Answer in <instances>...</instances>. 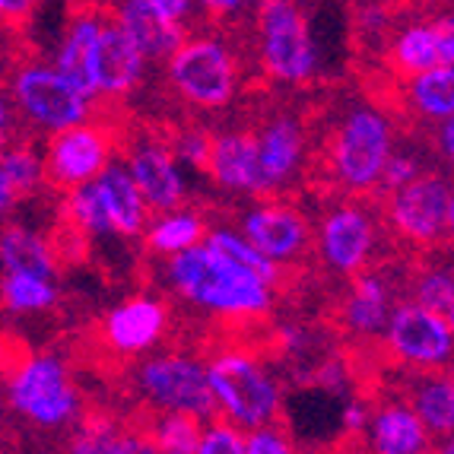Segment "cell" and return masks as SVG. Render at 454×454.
Listing matches in <instances>:
<instances>
[{
	"instance_id": "cell-1",
	"label": "cell",
	"mask_w": 454,
	"mask_h": 454,
	"mask_svg": "<svg viewBox=\"0 0 454 454\" xmlns=\"http://www.w3.org/2000/svg\"><path fill=\"white\" fill-rule=\"evenodd\" d=\"M166 277L168 286L182 295L184 302L200 305L213 315H226V318H261L270 311L273 302V286L226 264L204 245L172 254Z\"/></svg>"
},
{
	"instance_id": "cell-2",
	"label": "cell",
	"mask_w": 454,
	"mask_h": 454,
	"mask_svg": "<svg viewBox=\"0 0 454 454\" xmlns=\"http://www.w3.org/2000/svg\"><path fill=\"white\" fill-rule=\"evenodd\" d=\"M204 372L213 407L235 429H261L280 417V385L258 356L245 349H223L204 365Z\"/></svg>"
},
{
	"instance_id": "cell-3",
	"label": "cell",
	"mask_w": 454,
	"mask_h": 454,
	"mask_svg": "<svg viewBox=\"0 0 454 454\" xmlns=\"http://www.w3.org/2000/svg\"><path fill=\"white\" fill-rule=\"evenodd\" d=\"M394 153V128L379 108L356 106L340 118L327 140V172L349 194L379 191L387 156Z\"/></svg>"
},
{
	"instance_id": "cell-4",
	"label": "cell",
	"mask_w": 454,
	"mask_h": 454,
	"mask_svg": "<svg viewBox=\"0 0 454 454\" xmlns=\"http://www.w3.org/2000/svg\"><path fill=\"white\" fill-rule=\"evenodd\" d=\"M166 70L175 96L197 112H220L239 92V61L216 35L184 38L168 54Z\"/></svg>"
},
{
	"instance_id": "cell-5",
	"label": "cell",
	"mask_w": 454,
	"mask_h": 454,
	"mask_svg": "<svg viewBox=\"0 0 454 454\" xmlns=\"http://www.w3.org/2000/svg\"><path fill=\"white\" fill-rule=\"evenodd\" d=\"M258 54L267 76L283 86H302L315 76L318 45L295 0H258Z\"/></svg>"
},
{
	"instance_id": "cell-6",
	"label": "cell",
	"mask_w": 454,
	"mask_h": 454,
	"mask_svg": "<svg viewBox=\"0 0 454 454\" xmlns=\"http://www.w3.org/2000/svg\"><path fill=\"white\" fill-rule=\"evenodd\" d=\"M134 387L160 413H188L200 423L216 419L204 363L184 353H162V356L144 359L134 372Z\"/></svg>"
},
{
	"instance_id": "cell-7",
	"label": "cell",
	"mask_w": 454,
	"mask_h": 454,
	"mask_svg": "<svg viewBox=\"0 0 454 454\" xmlns=\"http://www.w3.org/2000/svg\"><path fill=\"white\" fill-rule=\"evenodd\" d=\"M387 223L403 242L417 248H435L448 242L454 229V191L439 172H423L410 184L391 191Z\"/></svg>"
},
{
	"instance_id": "cell-8",
	"label": "cell",
	"mask_w": 454,
	"mask_h": 454,
	"mask_svg": "<svg viewBox=\"0 0 454 454\" xmlns=\"http://www.w3.org/2000/svg\"><path fill=\"white\" fill-rule=\"evenodd\" d=\"M10 407L45 429L67 426L80 413V394L58 356H29L10 375Z\"/></svg>"
},
{
	"instance_id": "cell-9",
	"label": "cell",
	"mask_w": 454,
	"mask_h": 454,
	"mask_svg": "<svg viewBox=\"0 0 454 454\" xmlns=\"http://www.w3.org/2000/svg\"><path fill=\"white\" fill-rule=\"evenodd\" d=\"M385 347L397 363L417 372H439L451 363L454 325L451 318L417 302L394 305L385 325Z\"/></svg>"
},
{
	"instance_id": "cell-10",
	"label": "cell",
	"mask_w": 454,
	"mask_h": 454,
	"mask_svg": "<svg viewBox=\"0 0 454 454\" xmlns=\"http://www.w3.org/2000/svg\"><path fill=\"white\" fill-rule=\"evenodd\" d=\"M16 108L45 130H64L90 121V98H83L51 64H23L13 76Z\"/></svg>"
},
{
	"instance_id": "cell-11",
	"label": "cell",
	"mask_w": 454,
	"mask_h": 454,
	"mask_svg": "<svg viewBox=\"0 0 454 454\" xmlns=\"http://www.w3.org/2000/svg\"><path fill=\"white\" fill-rule=\"evenodd\" d=\"M114 146L106 128L92 121L74 124V128L54 130L48 137L42 168H45V182L54 188L74 191L80 184L92 182L102 168L112 162Z\"/></svg>"
},
{
	"instance_id": "cell-12",
	"label": "cell",
	"mask_w": 454,
	"mask_h": 454,
	"mask_svg": "<svg viewBox=\"0 0 454 454\" xmlns=\"http://www.w3.org/2000/svg\"><path fill=\"white\" fill-rule=\"evenodd\" d=\"M379 242V226L365 207L340 204L327 210L318 226V251L333 273L356 277L372 261V251Z\"/></svg>"
},
{
	"instance_id": "cell-13",
	"label": "cell",
	"mask_w": 454,
	"mask_h": 454,
	"mask_svg": "<svg viewBox=\"0 0 454 454\" xmlns=\"http://www.w3.org/2000/svg\"><path fill=\"white\" fill-rule=\"evenodd\" d=\"M242 235L270 264H289L309 248V223L295 207L267 200L242 216Z\"/></svg>"
},
{
	"instance_id": "cell-14",
	"label": "cell",
	"mask_w": 454,
	"mask_h": 454,
	"mask_svg": "<svg viewBox=\"0 0 454 454\" xmlns=\"http://www.w3.org/2000/svg\"><path fill=\"white\" fill-rule=\"evenodd\" d=\"M128 175L134 178L137 191L146 200L150 213H166L182 207L184 200V175L178 168V156L172 153L168 144L160 140H140L130 146L128 162H124Z\"/></svg>"
},
{
	"instance_id": "cell-15",
	"label": "cell",
	"mask_w": 454,
	"mask_h": 454,
	"mask_svg": "<svg viewBox=\"0 0 454 454\" xmlns=\"http://www.w3.org/2000/svg\"><path fill=\"white\" fill-rule=\"evenodd\" d=\"M146 74V58L137 51V45L124 35V29L114 23V16L106 13L98 26L96 48H92V83L96 96L121 98L140 86Z\"/></svg>"
},
{
	"instance_id": "cell-16",
	"label": "cell",
	"mask_w": 454,
	"mask_h": 454,
	"mask_svg": "<svg viewBox=\"0 0 454 454\" xmlns=\"http://www.w3.org/2000/svg\"><path fill=\"white\" fill-rule=\"evenodd\" d=\"M168 327V309L156 295H130L124 302H118L102 321V337L114 353L124 356H137L146 353L162 340V333Z\"/></svg>"
},
{
	"instance_id": "cell-17",
	"label": "cell",
	"mask_w": 454,
	"mask_h": 454,
	"mask_svg": "<svg viewBox=\"0 0 454 454\" xmlns=\"http://www.w3.org/2000/svg\"><path fill=\"white\" fill-rule=\"evenodd\" d=\"M261 194L286 188L305 162V130L293 114H277L254 134Z\"/></svg>"
},
{
	"instance_id": "cell-18",
	"label": "cell",
	"mask_w": 454,
	"mask_h": 454,
	"mask_svg": "<svg viewBox=\"0 0 454 454\" xmlns=\"http://www.w3.org/2000/svg\"><path fill=\"white\" fill-rule=\"evenodd\" d=\"M391 64L403 76H417L432 67H454V26L442 20H417L403 26L391 42Z\"/></svg>"
},
{
	"instance_id": "cell-19",
	"label": "cell",
	"mask_w": 454,
	"mask_h": 454,
	"mask_svg": "<svg viewBox=\"0 0 454 454\" xmlns=\"http://www.w3.org/2000/svg\"><path fill=\"white\" fill-rule=\"evenodd\" d=\"M204 172L235 194H261L258 184V150H254V134L248 130H229V134L210 137V153H207Z\"/></svg>"
},
{
	"instance_id": "cell-20",
	"label": "cell",
	"mask_w": 454,
	"mask_h": 454,
	"mask_svg": "<svg viewBox=\"0 0 454 454\" xmlns=\"http://www.w3.org/2000/svg\"><path fill=\"white\" fill-rule=\"evenodd\" d=\"M114 23L121 26L124 35L137 45V51L150 61H168V54L182 45L184 26L172 23L160 10H153L146 0H118L114 7Z\"/></svg>"
},
{
	"instance_id": "cell-21",
	"label": "cell",
	"mask_w": 454,
	"mask_h": 454,
	"mask_svg": "<svg viewBox=\"0 0 454 454\" xmlns=\"http://www.w3.org/2000/svg\"><path fill=\"white\" fill-rule=\"evenodd\" d=\"M102 197V207L108 213V223H112V235H121V239H137L144 235L146 223H150V207L137 191L134 178L128 175L124 162H108L102 172L92 178Z\"/></svg>"
},
{
	"instance_id": "cell-22",
	"label": "cell",
	"mask_w": 454,
	"mask_h": 454,
	"mask_svg": "<svg viewBox=\"0 0 454 454\" xmlns=\"http://www.w3.org/2000/svg\"><path fill=\"white\" fill-rule=\"evenodd\" d=\"M365 442L372 454H426L429 432L403 401L381 403L365 419Z\"/></svg>"
},
{
	"instance_id": "cell-23",
	"label": "cell",
	"mask_w": 454,
	"mask_h": 454,
	"mask_svg": "<svg viewBox=\"0 0 454 454\" xmlns=\"http://www.w3.org/2000/svg\"><path fill=\"white\" fill-rule=\"evenodd\" d=\"M106 13L102 10L83 7L80 13L70 20L67 32H64V42L58 48V61L54 70L74 86L83 98H96V83H92V48H96L98 26H102Z\"/></svg>"
},
{
	"instance_id": "cell-24",
	"label": "cell",
	"mask_w": 454,
	"mask_h": 454,
	"mask_svg": "<svg viewBox=\"0 0 454 454\" xmlns=\"http://www.w3.org/2000/svg\"><path fill=\"white\" fill-rule=\"evenodd\" d=\"M394 309L391 286L379 273H356L347 299L340 305V318L359 337H379L387 325V315Z\"/></svg>"
},
{
	"instance_id": "cell-25",
	"label": "cell",
	"mask_w": 454,
	"mask_h": 454,
	"mask_svg": "<svg viewBox=\"0 0 454 454\" xmlns=\"http://www.w3.org/2000/svg\"><path fill=\"white\" fill-rule=\"evenodd\" d=\"M58 258L45 235L32 232L29 226H4L0 229V273H20V277H42L54 280Z\"/></svg>"
},
{
	"instance_id": "cell-26",
	"label": "cell",
	"mask_w": 454,
	"mask_h": 454,
	"mask_svg": "<svg viewBox=\"0 0 454 454\" xmlns=\"http://www.w3.org/2000/svg\"><path fill=\"white\" fill-rule=\"evenodd\" d=\"M407 403L417 419L426 426V432H435L442 439H448L454 432V385L451 375H439V372H423L413 379L407 387Z\"/></svg>"
},
{
	"instance_id": "cell-27",
	"label": "cell",
	"mask_w": 454,
	"mask_h": 454,
	"mask_svg": "<svg viewBox=\"0 0 454 454\" xmlns=\"http://www.w3.org/2000/svg\"><path fill=\"white\" fill-rule=\"evenodd\" d=\"M207 223L200 213L194 210H182V207H175V210L160 213L156 220L146 223L144 235H146V248L156 251V254H178V251H188L194 245L204 242L207 235Z\"/></svg>"
},
{
	"instance_id": "cell-28",
	"label": "cell",
	"mask_w": 454,
	"mask_h": 454,
	"mask_svg": "<svg viewBox=\"0 0 454 454\" xmlns=\"http://www.w3.org/2000/svg\"><path fill=\"white\" fill-rule=\"evenodd\" d=\"M200 245L210 248L213 254L223 258L226 264H232V267H239V270L264 280L267 286H277V280H280V267L270 264V261H267L242 232H235V229H207L204 242Z\"/></svg>"
},
{
	"instance_id": "cell-29",
	"label": "cell",
	"mask_w": 454,
	"mask_h": 454,
	"mask_svg": "<svg viewBox=\"0 0 454 454\" xmlns=\"http://www.w3.org/2000/svg\"><path fill=\"white\" fill-rule=\"evenodd\" d=\"M407 102L426 121H448L454 114V67H432L410 76Z\"/></svg>"
},
{
	"instance_id": "cell-30",
	"label": "cell",
	"mask_w": 454,
	"mask_h": 454,
	"mask_svg": "<svg viewBox=\"0 0 454 454\" xmlns=\"http://www.w3.org/2000/svg\"><path fill=\"white\" fill-rule=\"evenodd\" d=\"M58 286L42 277H20V273H0V309L10 315H38L54 309Z\"/></svg>"
},
{
	"instance_id": "cell-31",
	"label": "cell",
	"mask_w": 454,
	"mask_h": 454,
	"mask_svg": "<svg viewBox=\"0 0 454 454\" xmlns=\"http://www.w3.org/2000/svg\"><path fill=\"white\" fill-rule=\"evenodd\" d=\"M64 216L67 223L86 239H108L112 235V223H108V213L102 207V197H98L96 182H86L80 188L67 191V200H64Z\"/></svg>"
},
{
	"instance_id": "cell-32",
	"label": "cell",
	"mask_w": 454,
	"mask_h": 454,
	"mask_svg": "<svg viewBox=\"0 0 454 454\" xmlns=\"http://www.w3.org/2000/svg\"><path fill=\"white\" fill-rule=\"evenodd\" d=\"M0 172L10 182V188L20 194H32L45 184V168L35 146L29 144H0Z\"/></svg>"
},
{
	"instance_id": "cell-33",
	"label": "cell",
	"mask_w": 454,
	"mask_h": 454,
	"mask_svg": "<svg viewBox=\"0 0 454 454\" xmlns=\"http://www.w3.org/2000/svg\"><path fill=\"white\" fill-rule=\"evenodd\" d=\"M204 423L188 413H160L150 426V439L156 442L160 454H197Z\"/></svg>"
},
{
	"instance_id": "cell-34",
	"label": "cell",
	"mask_w": 454,
	"mask_h": 454,
	"mask_svg": "<svg viewBox=\"0 0 454 454\" xmlns=\"http://www.w3.org/2000/svg\"><path fill=\"white\" fill-rule=\"evenodd\" d=\"M410 302L423 305L429 311H439L445 318L454 315V280H451V267H432V270L419 273L417 289H413V299Z\"/></svg>"
},
{
	"instance_id": "cell-35",
	"label": "cell",
	"mask_w": 454,
	"mask_h": 454,
	"mask_svg": "<svg viewBox=\"0 0 454 454\" xmlns=\"http://www.w3.org/2000/svg\"><path fill=\"white\" fill-rule=\"evenodd\" d=\"M121 451V429L112 419H86L70 442V454H118Z\"/></svg>"
},
{
	"instance_id": "cell-36",
	"label": "cell",
	"mask_w": 454,
	"mask_h": 454,
	"mask_svg": "<svg viewBox=\"0 0 454 454\" xmlns=\"http://www.w3.org/2000/svg\"><path fill=\"white\" fill-rule=\"evenodd\" d=\"M197 454H245V435L226 419H210L200 432Z\"/></svg>"
},
{
	"instance_id": "cell-37",
	"label": "cell",
	"mask_w": 454,
	"mask_h": 454,
	"mask_svg": "<svg viewBox=\"0 0 454 454\" xmlns=\"http://www.w3.org/2000/svg\"><path fill=\"white\" fill-rule=\"evenodd\" d=\"M417 175H423V162H419L413 153L397 150V146H394V153L385 162V172H381L379 194H391V191L403 188V184H410Z\"/></svg>"
},
{
	"instance_id": "cell-38",
	"label": "cell",
	"mask_w": 454,
	"mask_h": 454,
	"mask_svg": "<svg viewBox=\"0 0 454 454\" xmlns=\"http://www.w3.org/2000/svg\"><path fill=\"white\" fill-rule=\"evenodd\" d=\"M245 454H295V448L286 432L270 423L261 426V429H251V435L245 439Z\"/></svg>"
},
{
	"instance_id": "cell-39",
	"label": "cell",
	"mask_w": 454,
	"mask_h": 454,
	"mask_svg": "<svg viewBox=\"0 0 454 454\" xmlns=\"http://www.w3.org/2000/svg\"><path fill=\"white\" fill-rule=\"evenodd\" d=\"M210 137L207 130H184L182 137H178V144L172 146L175 156H182L184 162H191L194 168H200L204 172L207 166V153H210Z\"/></svg>"
},
{
	"instance_id": "cell-40",
	"label": "cell",
	"mask_w": 454,
	"mask_h": 454,
	"mask_svg": "<svg viewBox=\"0 0 454 454\" xmlns=\"http://www.w3.org/2000/svg\"><path fill=\"white\" fill-rule=\"evenodd\" d=\"M42 0H0V23H26Z\"/></svg>"
},
{
	"instance_id": "cell-41",
	"label": "cell",
	"mask_w": 454,
	"mask_h": 454,
	"mask_svg": "<svg viewBox=\"0 0 454 454\" xmlns=\"http://www.w3.org/2000/svg\"><path fill=\"white\" fill-rule=\"evenodd\" d=\"M153 10H160L166 20H172V23L184 26V20L191 16V10H194V0H146Z\"/></svg>"
},
{
	"instance_id": "cell-42",
	"label": "cell",
	"mask_w": 454,
	"mask_h": 454,
	"mask_svg": "<svg viewBox=\"0 0 454 454\" xmlns=\"http://www.w3.org/2000/svg\"><path fill=\"white\" fill-rule=\"evenodd\" d=\"M118 454H160V448L150 439V432L134 429L128 435H121V451Z\"/></svg>"
},
{
	"instance_id": "cell-43",
	"label": "cell",
	"mask_w": 454,
	"mask_h": 454,
	"mask_svg": "<svg viewBox=\"0 0 454 454\" xmlns=\"http://www.w3.org/2000/svg\"><path fill=\"white\" fill-rule=\"evenodd\" d=\"M197 7L204 10V13H213V16H232L239 10L251 7V4H258V0H194Z\"/></svg>"
},
{
	"instance_id": "cell-44",
	"label": "cell",
	"mask_w": 454,
	"mask_h": 454,
	"mask_svg": "<svg viewBox=\"0 0 454 454\" xmlns=\"http://www.w3.org/2000/svg\"><path fill=\"white\" fill-rule=\"evenodd\" d=\"M365 419H369V410H365V403H349V407H343V429L347 432H363L365 429Z\"/></svg>"
},
{
	"instance_id": "cell-45",
	"label": "cell",
	"mask_w": 454,
	"mask_h": 454,
	"mask_svg": "<svg viewBox=\"0 0 454 454\" xmlns=\"http://www.w3.org/2000/svg\"><path fill=\"white\" fill-rule=\"evenodd\" d=\"M454 121L448 118V121H439V153L445 156V160H451L454 156Z\"/></svg>"
},
{
	"instance_id": "cell-46",
	"label": "cell",
	"mask_w": 454,
	"mask_h": 454,
	"mask_svg": "<svg viewBox=\"0 0 454 454\" xmlns=\"http://www.w3.org/2000/svg\"><path fill=\"white\" fill-rule=\"evenodd\" d=\"M16 204V191L10 188V182L4 178V172H0V216H7L10 210H13Z\"/></svg>"
},
{
	"instance_id": "cell-47",
	"label": "cell",
	"mask_w": 454,
	"mask_h": 454,
	"mask_svg": "<svg viewBox=\"0 0 454 454\" xmlns=\"http://www.w3.org/2000/svg\"><path fill=\"white\" fill-rule=\"evenodd\" d=\"M10 130H13V114H10V106L7 98L0 96V144L10 137Z\"/></svg>"
}]
</instances>
